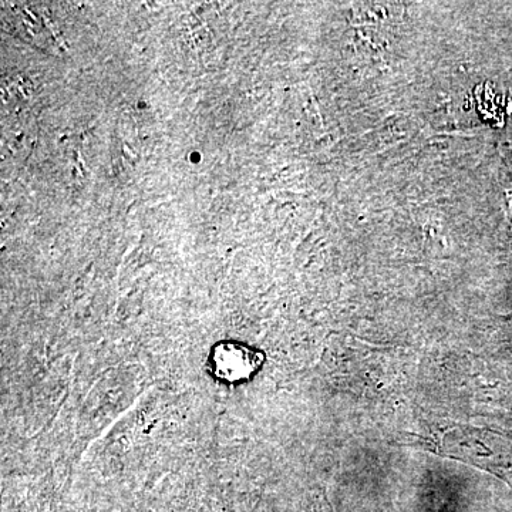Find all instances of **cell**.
<instances>
[{"instance_id": "1", "label": "cell", "mask_w": 512, "mask_h": 512, "mask_svg": "<svg viewBox=\"0 0 512 512\" xmlns=\"http://www.w3.org/2000/svg\"><path fill=\"white\" fill-rule=\"evenodd\" d=\"M261 363V353L237 342L221 343L211 357L215 376L231 383L249 379L259 369Z\"/></svg>"}]
</instances>
